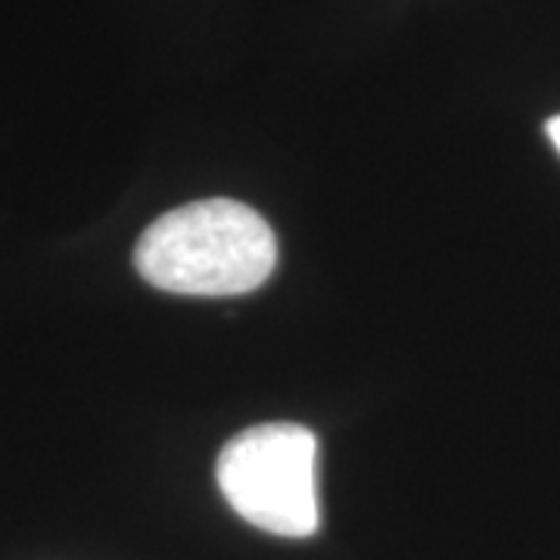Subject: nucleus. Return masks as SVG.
Masks as SVG:
<instances>
[{"label":"nucleus","instance_id":"obj_3","mask_svg":"<svg viewBox=\"0 0 560 560\" xmlns=\"http://www.w3.org/2000/svg\"><path fill=\"white\" fill-rule=\"evenodd\" d=\"M545 128H548V138H551V143L558 147V153H560V116H555V119L548 121Z\"/></svg>","mask_w":560,"mask_h":560},{"label":"nucleus","instance_id":"obj_1","mask_svg":"<svg viewBox=\"0 0 560 560\" xmlns=\"http://www.w3.org/2000/svg\"><path fill=\"white\" fill-rule=\"evenodd\" d=\"M135 265L165 293L243 296L271 278L278 241L271 224L243 202H187L140 234Z\"/></svg>","mask_w":560,"mask_h":560},{"label":"nucleus","instance_id":"obj_2","mask_svg":"<svg viewBox=\"0 0 560 560\" xmlns=\"http://www.w3.org/2000/svg\"><path fill=\"white\" fill-rule=\"evenodd\" d=\"M219 489L243 521L271 536L318 533V440L300 423L243 430L219 455Z\"/></svg>","mask_w":560,"mask_h":560}]
</instances>
